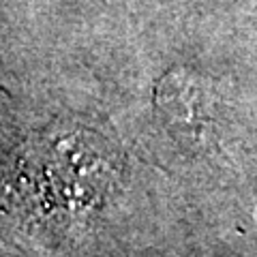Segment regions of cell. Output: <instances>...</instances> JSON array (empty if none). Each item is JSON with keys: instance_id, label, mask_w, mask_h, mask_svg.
Here are the masks:
<instances>
[{"instance_id": "6da1fadb", "label": "cell", "mask_w": 257, "mask_h": 257, "mask_svg": "<svg viewBox=\"0 0 257 257\" xmlns=\"http://www.w3.org/2000/svg\"><path fill=\"white\" fill-rule=\"evenodd\" d=\"M155 101L161 120L182 144L199 148L212 140L214 101L202 77L187 69L170 71L159 82Z\"/></svg>"}]
</instances>
